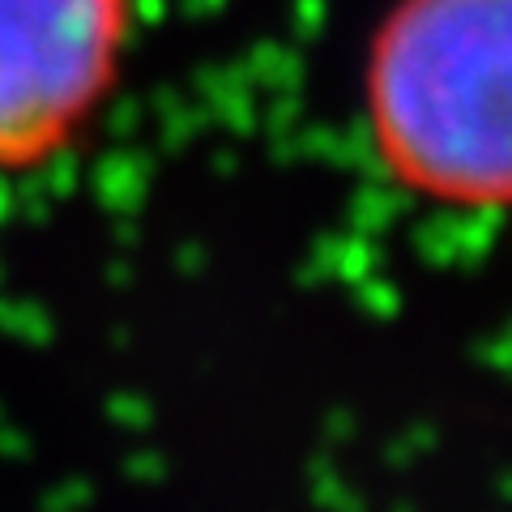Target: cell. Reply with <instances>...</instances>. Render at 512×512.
I'll return each mask as SVG.
<instances>
[{"mask_svg":"<svg viewBox=\"0 0 512 512\" xmlns=\"http://www.w3.org/2000/svg\"><path fill=\"white\" fill-rule=\"evenodd\" d=\"M376 167L453 214H512V0H393L363 56Z\"/></svg>","mask_w":512,"mask_h":512,"instance_id":"1","label":"cell"},{"mask_svg":"<svg viewBox=\"0 0 512 512\" xmlns=\"http://www.w3.org/2000/svg\"><path fill=\"white\" fill-rule=\"evenodd\" d=\"M137 0H0V175L52 167L120 82Z\"/></svg>","mask_w":512,"mask_h":512,"instance_id":"2","label":"cell"}]
</instances>
